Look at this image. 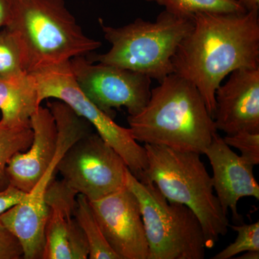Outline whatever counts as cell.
Instances as JSON below:
<instances>
[{"label": "cell", "mask_w": 259, "mask_h": 259, "mask_svg": "<svg viewBox=\"0 0 259 259\" xmlns=\"http://www.w3.org/2000/svg\"><path fill=\"white\" fill-rule=\"evenodd\" d=\"M174 74L188 80L203 97L211 116L214 95L235 70L259 67L258 10L199 13L172 59Z\"/></svg>", "instance_id": "obj_1"}, {"label": "cell", "mask_w": 259, "mask_h": 259, "mask_svg": "<svg viewBox=\"0 0 259 259\" xmlns=\"http://www.w3.org/2000/svg\"><path fill=\"white\" fill-rule=\"evenodd\" d=\"M134 139L204 154L218 132L202 95L180 75L171 74L151 91L146 107L127 117Z\"/></svg>", "instance_id": "obj_2"}, {"label": "cell", "mask_w": 259, "mask_h": 259, "mask_svg": "<svg viewBox=\"0 0 259 259\" xmlns=\"http://www.w3.org/2000/svg\"><path fill=\"white\" fill-rule=\"evenodd\" d=\"M21 51L27 74L88 56L102 42L90 38L64 0H12L5 28Z\"/></svg>", "instance_id": "obj_3"}, {"label": "cell", "mask_w": 259, "mask_h": 259, "mask_svg": "<svg viewBox=\"0 0 259 259\" xmlns=\"http://www.w3.org/2000/svg\"><path fill=\"white\" fill-rule=\"evenodd\" d=\"M144 148L148 165L140 181L152 182L168 202L189 207L202 225L206 247L213 248L220 236L228 233L229 221L200 154L162 145L145 144Z\"/></svg>", "instance_id": "obj_4"}, {"label": "cell", "mask_w": 259, "mask_h": 259, "mask_svg": "<svg viewBox=\"0 0 259 259\" xmlns=\"http://www.w3.org/2000/svg\"><path fill=\"white\" fill-rule=\"evenodd\" d=\"M100 25L111 49L105 54L92 56L90 61L131 70L161 82L174 74L172 59L193 28V18L164 10L155 22L138 18L124 26L114 28L100 20Z\"/></svg>", "instance_id": "obj_5"}, {"label": "cell", "mask_w": 259, "mask_h": 259, "mask_svg": "<svg viewBox=\"0 0 259 259\" xmlns=\"http://www.w3.org/2000/svg\"><path fill=\"white\" fill-rule=\"evenodd\" d=\"M126 187L139 200L148 245V259H204L206 240L195 214L170 202L154 184L141 182L130 171Z\"/></svg>", "instance_id": "obj_6"}, {"label": "cell", "mask_w": 259, "mask_h": 259, "mask_svg": "<svg viewBox=\"0 0 259 259\" xmlns=\"http://www.w3.org/2000/svg\"><path fill=\"white\" fill-rule=\"evenodd\" d=\"M69 61L29 74L35 81L39 102L53 98L66 103L91 124L100 137L123 158L130 171L141 180L148 165L144 146L134 139L129 128L116 123L83 94L75 80Z\"/></svg>", "instance_id": "obj_7"}, {"label": "cell", "mask_w": 259, "mask_h": 259, "mask_svg": "<svg viewBox=\"0 0 259 259\" xmlns=\"http://www.w3.org/2000/svg\"><path fill=\"white\" fill-rule=\"evenodd\" d=\"M128 170L123 158L97 132L75 142L56 167L62 180L89 201L101 199L125 187Z\"/></svg>", "instance_id": "obj_8"}, {"label": "cell", "mask_w": 259, "mask_h": 259, "mask_svg": "<svg viewBox=\"0 0 259 259\" xmlns=\"http://www.w3.org/2000/svg\"><path fill=\"white\" fill-rule=\"evenodd\" d=\"M70 66L80 90L102 111L114 117L124 107L129 115L139 114L151 96V79L140 73L97 63L87 56L71 59Z\"/></svg>", "instance_id": "obj_9"}, {"label": "cell", "mask_w": 259, "mask_h": 259, "mask_svg": "<svg viewBox=\"0 0 259 259\" xmlns=\"http://www.w3.org/2000/svg\"><path fill=\"white\" fill-rule=\"evenodd\" d=\"M90 202L105 239L120 259L148 258L141 207L132 191L125 185Z\"/></svg>", "instance_id": "obj_10"}, {"label": "cell", "mask_w": 259, "mask_h": 259, "mask_svg": "<svg viewBox=\"0 0 259 259\" xmlns=\"http://www.w3.org/2000/svg\"><path fill=\"white\" fill-rule=\"evenodd\" d=\"M78 193L64 181L53 180L46 192L49 216L42 259H88L86 237L75 217Z\"/></svg>", "instance_id": "obj_11"}, {"label": "cell", "mask_w": 259, "mask_h": 259, "mask_svg": "<svg viewBox=\"0 0 259 259\" xmlns=\"http://www.w3.org/2000/svg\"><path fill=\"white\" fill-rule=\"evenodd\" d=\"M229 75L214 95L216 129L226 135L259 133V67L236 69Z\"/></svg>", "instance_id": "obj_12"}, {"label": "cell", "mask_w": 259, "mask_h": 259, "mask_svg": "<svg viewBox=\"0 0 259 259\" xmlns=\"http://www.w3.org/2000/svg\"><path fill=\"white\" fill-rule=\"evenodd\" d=\"M212 168V185L223 212L231 209L233 217L241 221L238 202L243 197L259 199V185L253 173V166L245 161L226 144L218 132L205 150Z\"/></svg>", "instance_id": "obj_13"}, {"label": "cell", "mask_w": 259, "mask_h": 259, "mask_svg": "<svg viewBox=\"0 0 259 259\" xmlns=\"http://www.w3.org/2000/svg\"><path fill=\"white\" fill-rule=\"evenodd\" d=\"M62 156L56 158L38 183L20 203L0 215V222L20 241L25 259H41L45 249V231L49 207L45 196Z\"/></svg>", "instance_id": "obj_14"}, {"label": "cell", "mask_w": 259, "mask_h": 259, "mask_svg": "<svg viewBox=\"0 0 259 259\" xmlns=\"http://www.w3.org/2000/svg\"><path fill=\"white\" fill-rule=\"evenodd\" d=\"M40 105L31 75L16 79H0V123L7 126L27 123Z\"/></svg>", "instance_id": "obj_15"}, {"label": "cell", "mask_w": 259, "mask_h": 259, "mask_svg": "<svg viewBox=\"0 0 259 259\" xmlns=\"http://www.w3.org/2000/svg\"><path fill=\"white\" fill-rule=\"evenodd\" d=\"M77 220L89 245L90 259H120L109 245L99 225L90 201L78 194L75 209Z\"/></svg>", "instance_id": "obj_16"}, {"label": "cell", "mask_w": 259, "mask_h": 259, "mask_svg": "<svg viewBox=\"0 0 259 259\" xmlns=\"http://www.w3.org/2000/svg\"><path fill=\"white\" fill-rule=\"evenodd\" d=\"M32 138L30 122L17 126L0 123V191L10 185L6 171L10 160L15 153L26 151L31 144Z\"/></svg>", "instance_id": "obj_17"}, {"label": "cell", "mask_w": 259, "mask_h": 259, "mask_svg": "<svg viewBox=\"0 0 259 259\" xmlns=\"http://www.w3.org/2000/svg\"><path fill=\"white\" fill-rule=\"evenodd\" d=\"M164 7L165 10L187 18L199 13H243L238 0H146Z\"/></svg>", "instance_id": "obj_18"}, {"label": "cell", "mask_w": 259, "mask_h": 259, "mask_svg": "<svg viewBox=\"0 0 259 259\" xmlns=\"http://www.w3.org/2000/svg\"><path fill=\"white\" fill-rule=\"evenodd\" d=\"M23 56L13 34L6 28L0 30V79H16L28 75Z\"/></svg>", "instance_id": "obj_19"}, {"label": "cell", "mask_w": 259, "mask_h": 259, "mask_svg": "<svg viewBox=\"0 0 259 259\" xmlns=\"http://www.w3.org/2000/svg\"><path fill=\"white\" fill-rule=\"evenodd\" d=\"M237 233L235 241L224 248L212 259H230L234 258L239 253L250 250H259V223L251 224L230 225Z\"/></svg>", "instance_id": "obj_20"}, {"label": "cell", "mask_w": 259, "mask_h": 259, "mask_svg": "<svg viewBox=\"0 0 259 259\" xmlns=\"http://www.w3.org/2000/svg\"><path fill=\"white\" fill-rule=\"evenodd\" d=\"M230 147L238 149L241 157L254 166L259 163V133L241 131L233 135H226L223 138Z\"/></svg>", "instance_id": "obj_21"}, {"label": "cell", "mask_w": 259, "mask_h": 259, "mask_svg": "<svg viewBox=\"0 0 259 259\" xmlns=\"http://www.w3.org/2000/svg\"><path fill=\"white\" fill-rule=\"evenodd\" d=\"M23 258V250L13 233L0 222V259Z\"/></svg>", "instance_id": "obj_22"}, {"label": "cell", "mask_w": 259, "mask_h": 259, "mask_svg": "<svg viewBox=\"0 0 259 259\" xmlns=\"http://www.w3.org/2000/svg\"><path fill=\"white\" fill-rule=\"evenodd\" d=\"M27 194L12 185L0 191V215L23 201Z\"/></svg>", "instance_id": "obj_23"}, {"label": "cell", "mask_w": 259, "mask_h": 259, "mask_svg": "<svg viewBox=\"0 0 259 259\" xmlns=\"http://www.w3.org/2000/svg\"><path fill=\"white\" fill-rule=\"evenodd\" d=\"M12 0H0V30L5 28L11 15Z\"/></svg>", "instance_id": "obj_24"}, {"label": "cell", "mask_w": 259, "mask_h": 259, "mask_svg": "<svg viewBox=\"0 0 259 259\" xmlns=\"http://www.w3.org/2000/svg\"><path fill=\"white\" fill-rule=\"evenodd\" d=\"M238 1L247 11L258 10L259 0H238Z\"/></svg>", "instance_id": "obj_25"}, {"label": "cell", "mask_w": 259, "mask_h": 259, "mask_svg": "<svg viewBox=\"0 0 259 259\" xmlns=\"http://www.w3.org/2000/svg\"><path fill=\"white\" fill-rule=\"evenodd\" d=\"M244 254L239 257H235L234 258L238 259H258L259 250H250V251L244 252Z\"/></svg>", "instance_id": "obj_26"}]
</instances>
